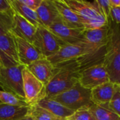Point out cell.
Instances as JSON below:
<instances>
[{
	"label": "cell",
	"mask_w": 120,
	"mask_h": 120,
	"mask_svg": "<svg viewBox=\"0 0 120 120\" xmlns=\"http://www.w3.org/2000/svg\"><path fill=\"white\" fill-rule=\"evenodd\" d=\"M81 70V65L78 60L54 65L52 77L46 86V97L58 95L78 84Z\"/></svg>",
	"instance_id": "obj_1"
},
{
	"label": "cell",
	"mask_w": 120,
	"mask_h": 120,
	"mask_svg": "<svg viewBox=\"0 0 120 120\" xmlns=\"http://www.w3.org/2000/svg\"><path fill=\"white\" fill-rule=\"evenodd\" d=\"M111 82L116 84L120 73V25L110 22L109 41L102 62Z\"/></svg>",
	"instance_id": "obj_2"
},
{
	"label": "cell",
	"mask_w": 120,
	"mask_h": 120,
	"mask_svg": "<svg viewBox=\"0 0 120 120\" xmlns=\"http://www.w3.org/2000/svg\"><path fill=\"white\" fill-rule=\"evenodd\" d=\"M65 2L82 18L85 30L98 28L110 23L94 2L84 0H64Z\"/></svg>",
	"instance_id": "obj_3"
},
{
	"label": "cell",
	"mask_w": 120,
	"mask_h": 120,
	"mask_svg": "<svg viewBox=\"0 0 120 120\" xmlns=\"http://www.w3.org/2000/svg\"><path fill=\"white\" fill-rule=\"evenodd\" d=\"M49 98L74 111L84 107H90L94 104L91 98V90L85 89L79 83L71 89Z\"/></svg>",
	"instance_id": "obj_4"
},
{
	"label": "cell",
	"mask_w": 120,
	"mask_h": 120,
	"mask_svg": "<svg viewBox=\"0 0 120 120\" xmlns=\"http://www.w3.org/2000/svg\"><path fill=\"white\" fill-rule=\"evenodd\" d=\"M23 68L22 65L8 68H0V88L2 91L25 101L22 75Z\"/></svg>",
	"instance_id": "obj_5"
},
{
	"label": "cell",
	"mask_w": 120,
	"mask_h": 120,
	"mask_svg": "<svg viewBox=\"0 0 120 120\" xmlns=\"http://www.w3.org/2000/svg\"><path fill=\"white\" fill-rule=\"evenodd\" d=\"M32 44L45 58L55 55L65 44L44 26L37 27Z\"/></svg>",
	"instance_id": "obj_6"
},
{
	"label": "cell",
	"mask_w": 120,
	"mask_h": 120,
	"mask_svg": "<svg viewBox=\"0 0 120 120\" xmlns=\"http://www.w3.org/2000/svg\"><path fill=\"white\" fill-rule=\"evenodd\" d=\"M22 75L25 98L30 106L37 104L39 101L46 97L45 85L34 76L26 67L23 68Z\"/></svg>",
	"instance_id": "obj_7"
},
{
	"label": "cell",
	"mask_w": 120,
	"mask_h": 120,
	"mask_svg": "<svg viewBox=\"0 0 120 120\" xmlns=\"http://www.w3.org/2000/svg\"><path fill=\"white\" fill-rule=\"evenodd\" d=\"M110 81V77L105 65L103 63H99L82 69L79 83L85 89L91 90Z\"/></svg>",
	"instance_id": "obj_8"
},
{
	"label": "cell",
	"mask_w": 120,
	"mask_h": 120,
	"mask_svg": "<svg viewBox=\"0 0 120 120\" xmlns=\"http://www.w3.org/2000/svg\"><path fill=\"white\" fill-rule=\"evenodd\" d=\"M20 65L17 46L11 32L0 36V68H8Z\"/></svg>",
	"instance_id": "obj_9"
},
{
	"label": "cell",
	"mask_w": 120,
	"mask_h": 120,
	"mask_svg": "<svg viewBox=\"0 0 120 120\" xmlns=\"http://www.w3.org/2000/svg\"><path fill=\"white\" fill-rule=\"evenodd\" d=\"M110 22L108 25L95 29L84 31V40L91 44L98 53L104 56L105 48L109 41Z\"/></svg>",
	"instance_id": "obj_10"
},
{
	"label": "cell",
	"mask_w": 120,
	"mask_h": 120,
	"mask_svg": "<svg viewBox=\"0 0 120 120\" xmlns=\"http://www.w3.org/2000/svg\"><path fill=\"white\" fill-rule=\"evenodd\" d=\"M48 29L65 44L78 43L84 40V30L75 29L65 25L60 18L54 22Z\"/></svg>",
	"instance_id": "obj_11"
},
{
	"label": "cell",
	"mask_w": 120,
	"mask_h": 120,
	"mask_svg": "<svg viewBox=\"0 0 120 120\" xmlns=\"http://www.w3.org/2000/svg\"><path fill=\"white\" fill-rule=\"evenodd\" d=\"M13 35L16 44L20 65L24 67H27L32 63L44 58L32 43L14 34Z\"/></svg>",
	"instance_id": "obj_12"
},
{
	"label": "cell",
	"mask_w": 120,
	"mask_h": 120,
	"mask_svg": "<svg viewBox=\"0 0 120 120\" xmlns=\"http://www.w3.org/2000/svg\"><path fill=\"white\" fill-rule=\"evenodd\" d=\"M62 22L72 28L85 30L82 18L65 2L64 0H53Z\"/></svg>",
	"instance_id": "obj_13"
},
{
	"label": "cell",
	"mask_w": 120,
	"mask_h": 120,
	"mask_svg": "<svg viewBox=\"0 0 120 120\" xmlns=\"http://www.w3.org/2000/svg\"><path fill=\"white\" fill-rule=\"evenodd\" d=\"M26 68L45 86L51 80L54 70V65L45 57L32 63Z\"/></svg>",
	"instance_id": "obj_14"
},
{
	"label": "cell",
	"mask_w": 120,
	"mask_h": 120,
	"mask_svg": "<svg viewBox=\"0 0 120 120\" xmlns=\"http://www.w3.org/2000/svg\"><path fill=\"white\" fill-rule=\"evenodd\" d=\"M36 31V27L16 13H14L13 24L11 30V33L13 34L32 44Z\"/></svg>",
	"instance_id": "obj_15"
},
{
	"label": "cell",
	"mask_w": 120,
	"mask_h": 120,
	"mask_svg": "<svg viewBox=\"0 0 120 120\" xmlns=\"http://www.w3.org/2000/svg\"><path fill=\"white\" fill-rule=\"evenodd\" d=\"M36 12L41 25L46 28L60 18L58 11L53 0H42Z\"/></svg>",
	"instance_id": "obj_16"
},
{
	"label": "cell",
	"mask_w": 120,
	"mask_h": 120,
	"mask_svg": "<svg viewBox=\"0 0 120 120\" xmlns=\"http://www.w3.org/2000/svg\"><path fill=\"white\" fill-rule=\"evenodd\" d=\"M116 90V84L110 81L91 90V98L94 104L103 105L113 98Z\"/></svg>",
	"instance_id": "obj_17"
},
{
	"label": "cell",
	"mask_w": 120,
	"mask_h": 120,
	"mask_svg": "<svg viewBox=\"0 0 120 120\" xmlns=\"http://www.w3.org/2000/svg\"><path fill=\"white\" fill-rule=\"evenodd\" d=\"M37 105L49 111L57 117L68 118L75 112L74 110H70L60 103L47 97H45L39 101Z\"/></svg>",
	"instance_id": "obj_18"
},
{
	"label": "cell",
	"mask_w": 120,
	"mask_h": 120,
	"mask_svg": "<svg viewBox=\"0 0 120 120\" xmlns=\"http://www.w3.org/2000/svg\"><path fill=\"white\" fill-rule=\"evenodd\" d=\"M10 4L15 13L22 17L34 27H38L39 26H42L36 11L22 4L20 0H10Z\"/></svg>",
	"instance_id": "obj_19"
},
{
	"label": "cell",
	"mask_w": 120,
	"mask_h": 120,
	"mask_svg": "<svg viewBox=\"0 0 120 120\" xmlns=\"http://www.w3.org/2000/svg\"><path fill=\"white\" fill-rule=\"evenodd\" d=\"M29 107L0 103V120H16L27 114Z\"/></svg>",
	"instance_id": "obj_20"
},
{
	"label": "cell",
	"mask_w": 120,
	"mask_h": 120,
	"mask_svg": "<svg viewBox=\"0 0 120 120\" xmlns=\"http://www.w3.org/2000/svg\"><path fill=\"white\" fill-rule=\"evenodd\" d=\"M89 108L96 120H120V116L105 107L92 104Z\"/></svg>",
	"instance_id": "obj_21"
},
{
	"label": "cell",
	"mask_w": 120,
	"mask_h": 120,
	"mask_svg": "<svg viewBox=\"0 0 120 120\" xmlns=\"http://www.w3.org/2000/svg\"><path fill=\"white\" fill-rule=\"evenodd\" d=\"M27 115L31 116L34 120H56L58 118L37 104L29 106Z\"/></svg>",
	"instance_id": "obj_22"
},
{
	"label": "cell",
	"mask_w": 120,
	"mask_h": 120,
	"mask_svg": "<svg viewBox=\"0 0 120 120\" xmlns=\"http://www.w3.org/2000/svg\"><path fill=\"white\" fill-rule=\"evenodd\" d=\"M0 103L1 104H8L16 106H25L29 107L30 105L25 101L21 100L14 95L0 90Z\"/></svg>",
	"instance_id": "obj_23"
},
{
	"label": "cell",
	"mask_w": 120,
	"mask_h": 120,
	"mask_svg": "<svg viewBox=\"0 0 120 120\" xmlns=\"http://www.w3.org/2000/svg\"><path fill=\"white\" fill-rule=\"evenodd\" d=\"M13 13H4L0 12V36L11 32L13 24Z\"/></svg>",
	"instance_id": "obj_24"
},
{
	"label": "cell",
	"mask_w": 120,
	"mask_h": 120,
	"mask_svg": "<svg viewBox=\"0 0 120 120\" xmlns=\"http://www.w3.org/2000/svg\"><path fill=\"white\" fill-rule=\"evenodd\" d=\"M67 119L68 120H96L89 107H84L77 110Z\"/></svg>",
	"instance_id": "obj_25"
},
{
	"label": "cell",
	"mask_w": 120,
	"mask_h": 120,
	"mask_svg": "<svg viewBox=\"0 0 120 120\" xmlns=\"http://www.w3.org/2000/svg\"><path fill=\"white\" fill-rule=\"evenodd\" d=\"M103 107H105L110 110H112L113 112L117 114L118 116L120 117V86L116 84V90L115 93L113 96L112 99L110 102L108 103L101 105Z\"/></svg>",
	"instance_id": "obj_26"
},
{
	"label": "cell",
	"mask_w": 120,
	"mask_h": 120,
	"mask_svg": "<svg viewBox=\"0 0 120 120\" xmlns=\"http://www.w3.org/2000/svg\"><path fill=\"white\" fill-rule=\"evenodd\" d=\"M94 3L97 6L101 14L110 22V18L112 7L110 3V0H96L94 1Z\"/></svg>",
	"instance_id": "obj_27"
},
{
	"label": "cell",
	"mask_w": 120,
	"mask_h": 120,
	"mask_svg": "<svg viewBox=\"0 0 120 120\" xmlns=\"http://www.w3.org/2000/svg\"><path fill=\"white\" fill-rule=\"evenodd\" d=\"M42 0H20V1L29 8L36 11Z\"/></svg>",
	"instance_id": "obj_28"
},
{
	"label": "cell",
	"mask_w": 120,
	"mask_h": 120,
	"mask_svg": "<svg viewBox=\"0 0 120 120\" xmlns=\"http://www.w3.org/2000/svg\"><path fill=\"white\" fill-rule=\"evenodd\" d=\"M0 12L4 13H14V11L11 6L10 0H0Z\"/></svg>",
	"instance_id": "obj_29"
},
{
	"label": "cell",
	"mask_w": 120,
	"mask_h": 120,
	"mask_svg": "<svg viewBox=\"0 0 120 120\" xmlns=\"http://www.w3.org/2000/svg\"><path fill=\"white\" fill-rule=\"evenodd\" d=\"M110 20V22L120 25V7L112 8Z\"/></svg>",
	"instance_id": "obj_30"
},
{
	"label": "cell",
	"mask_w": 120,
	"mask_h": 120,
	"mask_svg": "<svg viewBox=\"0 0 120 120\" xmlns=\"http://www.w3.org/2000/svg\"><path fill=\"white\" fill-rule=\"evenodd\" d=\"M110 3L112 8L120 7V0H110Z\"/></svg>",
	"instance_id": "obj_31"
},
{
	"label": "cell",
	"mask_w": 120,
	"mask_h": 120,
	"mask_svg": "<svg viewBox=\"0 0 120 120\" xmlns=\"http://www.w3.org/2000/svg\"><path fill=\"white\" fill-rule=\"evenodd\" d=\"M34 120V119L31 116H30L29 115L27 114L25 116H24V117H21L20 119H18V120Z\"/></svg>",
	"instance_id": "obj_32"
},
{
	"label": "cell",
	"mask_w": 120,
	"mask_h": 120,
	"mask_svg": "<svg viewBox=\"0 0 120 120\" xmlns=\"http://www.w3.org/2000/svg\"><path fill=\"white\" fill-rule=\"evenodd\" d=\"M116 84H117L118 86H120V75H119V77H118L117 81V82H116Z\"/></svg>",
	"instance_id": "obj_33"
},
{
	"label": "cell",
	"mask_w": 120,
	"mask_h": 120,
	"mask_svg": "<svg viewBox=\"0 0 120 120\" xmlns=\"http://www.w3.org/2000/svg\"><path fill=\"white\" fill-rule=\"evenodd\" d=\"M56 120H68L67 118H60V117H58Z\"/></svg>",
	"instance_id": "obj_34"
}]
</instances>
